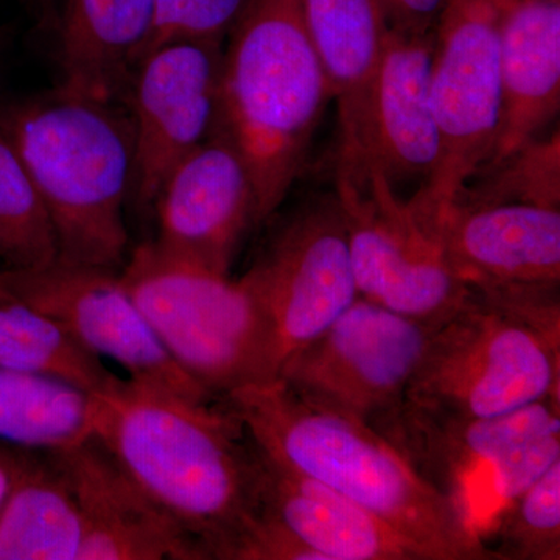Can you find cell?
Masks as SVG:
<instances>
[{"label": "cell", "mask_w": 560, "mask_h": 560, "mask_svg": "<svg viewBox=\"0 0 560 560\" xmlns=\"http://www.w3.org/2000/svg\"><path fill=\"white\" fill-rule=\"evenodd\" d=\"M92 434L206 560H237L260 517L259 466L223 401H195L120 378L94 396Z\"/></svg>", "instance_id": "1"}, {"label": "cell", "mask_w": 560, "mask_h": 560, "mask_svg": "<svg viewBox=\"0 0 560 560\" xmlns=\"http://www.w3.org/2000/svg\"><path fill=\"white\" fill-rule=\"evenodd\" d=\"M220 400L265 455L375 515L427 560H492L459 504L366 423L302 399L279 378Z\"/></svg>", "instance_id": "2"}, {"label": "cell", "mask_w": 560, "mask_h": 560, "mask_svg": "<svg viewBox=\"0 0 560 560\" xmlns=\"http://www.w3.org/2000/svg\"><path fill=\"white\" fill-rule=\"evenodd\" d=\"M0 121L49 212L58 260L120 271L130 256L125 205L135 178L125 105L58 88L3 105Z\"/></svg>", "instance_id": "3"}, {"label": "cell", "mask_w": 560, "mask_h": 560, "mask_svg": "<svg viewBox=\"0 0 560 560\" xmlns=\"http://www.w3.org/2000/svg\"><path fill=\"white\" fill-rule=\"evenodd\" d=\"M230 38L219 127L248 165L260 226L304 171L331 97L302 0H249Z\"/></svg>", "instance_id": "4"}, {"label": "cell", "mask_w": 560, "mask_h": 560, "mask_svg": "<svg viewBox=\"0 0 560 560\" xmlns=\"http://www.w3.org/2000/svg\"><path fill=\"white\" fill-rule=\"evenodd\" d=\"M560 393V291L469 289L434 326L405 399L495 418Z\"/></svg>", "instance_id": "5"}, {"label": "cell", "mask_w": 560, "mask_h": 560, "mask_svg": "<svg viewBox=\"0 0 560 560\" xmlns=\"http://www.w3.org/2000/svg\"><path fill=\"white\" fill-rule=\"evenodd\" d=\"M120 276L172 359L213 397L276 381L270 324L241 279L173 259L153 242L131 250Z\"/></svg>", "instance_id": "6"}, {"label": "cell", "mask_w": 560, "mask_h": 560, "mask_svg": "<svg viewBox=\"0 0 560 560\" xmlns=\"http://www.w3.org/2000/svg\"><path fill=\"white\" fill-rule=\"evenodd\" d=\"M500 0H451L434 28L430 95L440 161L405 202L431 232L488 162L501 125Z\"/></svg>", "instance_id": "7"}, {"label": "cell", "mask_w": 560, "mask_h": 560, "mask_svg": "<svg viewBox=\"0 0 560 560\" xmlns=\"http://www.w3.org/2000/svg\"><path fill=\"white\" fill-rule=\"evenodd\" d=\"M241 280L270 324L278 378L283 361L360 296L337 191L313 197L283 220Z\"/></svg>", "instance_id": "8"}, {"label": "cell", "mask_w": 560, "mask_h": 560, "mask_svg": "<svg viewBox=\"0 0 560 560\" xmlns=\"http://www.w3.org/2000/svg\"><path fill=\"white\" fill-rule=\"evenodd\" d=\"M434 326L359 296L283 361L278 378L302 399L368 425L404 399Z\"/></svg>", "instance_id": "9"}, {"label": "cell", "mask_w": 560, "mask_h": 560, "mask_svg": "<svg viewBox=\"0 0 560 560\" xmlns=\"http://www.w3.org/2000/svg\"><path fill=\"white\" fill-rule=\"evenodd\" d=\"M335 191L345 209L360 296L425 323L447 318L469 287L456 278L440 243L397 200L388 180L377 173L361 183L338 175Z\"/></svg>", "instance_id": "10"}, {"label": "cell", "mask_w": 560, "mask_h": 560, "mask_svg": "<svg viewBox=\"0 0 560 560\" xmlns=\"http://www.w3.org/2000/svg\"><path fill=\"white\" fill-rule=\"evenodd\" d=\"M0 293L46 313L98 357L142 383L195 401H219L189 377L151 329L120 271L57 260L32 271H0Z\"/></svg>", "instance_id": "11"}, {"label": "cell", "mask_w": 560, "mask_h": 560, "mask_svg": "<svg viewBox=\"0 0 560 560\" xmlns=\"http://www.w3.org/2000/svg\"><path fill=\"white\" fill-rule=\"evenodd\" d=\"M223 43L183 40L140 60L125 108L135 132L136 208L151 212L162 184L220 124Z\"/></svg>", "instance_id": "12"}, {"label": "cell", "mask_w": 560, "mask_h": 560, "mask_svg": "<svg viewBox=\"0 0 560 560\" xmlns=\"http://www.w3.org/2000/svg\"><path fill=\"white\" fill-rule=\"evenodd\" d=\"M158 249L230 275L246 232L256 226V189L237 145L220 127L191 150L154 201Z\"/></svg>", "instance_id": "13"}, {"label": "cell", "mask_w": 560, "mask_h": 560, "mask_svg": "<svg viewBox=\"0 0 560 560\" xmlns=\"http://www.w3.org/2000/svg\"><path fill=\"white\" fill-rule=\"evenodd\" d=\"M368 425L463 510L464 492L478 471L523 442L560 430V393L495 418L430 410L404 397Z\"/></svg>", "instance_id": "14"}, {"label": "cell", "mask_w": 560, "mask_h": 560, "mask_svg": "<svg viewBox=\"0 0 560 560\" xmlns=\"http://www.w3.org/2000/svg\"><path fill=\"white\" fill-rule=\"evenodd\" d=\"M430 234L456 278L471 290L560 291V209L453 206Z\"/></svg>", "instance_id": "15"}, {"label": "cell", "mask_w": 560, "mask_h": 560, "mask_svg": "<svg viewBox=\"0 0 560 560\" xmlns=\"http://www.w3.org/2000/svg\"><path fill=\"white\" fill-rule=\"evenodd\" d=\"M57 451L80 504L79 560H206L94 434Z\"/></svg>", "instance_id": "16"}, {"label": "cell", "mask_w": 560, "mask_h": 560, "mask_svg": "<svg viewBox=\"0 0 560 560\" xmlns=\"http://www.w3.org/2000/svg\"><path fill=\"white\" fill-rule=\"evenodd\" d=\"M434 32L407 35L390 28L368 106L363 172L377 173L390 186L430 178L440 161V136L431 106Z\"/></svg>", "instance_id": "17"}, {"label": "cell", "mask_w": 560, "mask_h": 560, "mask_svg": "<svg viewBox=\"0 0 560 560\" xmlns=\"http://www.w3.org/2000/svg\"><path fill=\"white\" fill-rule=\"evenodd\" d=\"M253 445L259 466L260 514L323 560H427L410 540L375 515L287 469Z\"/></svg>", "instance_id": "18"}, {"label": "cell", "mask_w": 560, "mask_h": 560, "mask_svg": "<svg viewBox=\"0 0 560 560\" xmlns=\"http://www.w3.org/2000/svg\"><path fill=\"white\" fill-rule=\"evenodd\" d=\"M305 27L337 101L338 173L360 176L364 165L368 106L390 27L378 0H302Z\"/></svg>", "instance_id": "19"}, {"label": "cell", "mask_w": 560, "mask_h": 560, "mask_svg": "<svg viewBox=\"0 0 560 560\" xmlns=\"http://www.w3.org/2000/svg\"><path fill=\"white\" fill-rule=\"evenodd\" d=\"M500 9L503 108L488 162L539 138L560 108V3L500 0Z\"/></svg>", "instance_id": "20"}, {"label": "cell", "mask_w": 560, "mask_h": 560, "mask_svg": "<svg viewBox=\"0 0 560 560\" xmlns=\"http://www.w3.org/2000/svg\"><path fill=\"white\" fill-rule=\"evenodd\" d=\"M154 0H66L60 90L125 105L153 32Z\"/></svg>", "instance_id": "21"}, {"label": "cell", "mask_w": 560, "mask_h": 560, "mask_svg": "<svg viewBox=\"0 0 560 560\" xmlns=\"http://www.w3.org/2000/svg\"><path fill=\"white\" fill-rule=\"evenodd\" d=\"M83 521L57 448H36L0 511V560H79Z\"/></svg>", "instance_id": "22"}, {"label": "cell", "mask_w": 560, "mask_h": 560, "mask_svg": "<svg viewBox=\"0 0 560 560\" xmlns=\"http://www.w3.org/2000/svg\"><path fill=\"white\" fill-rule=\"evenodd\" d=\"M0 366L62 382L97 396L120 377L60 320L0 293Z\"/></svg>", "instance_id": "23"}, {"label": "cell", "mask_w": 560, "mask_h": 560, "mask_svg": "<svg viewBox=\"0 0 560 560\" xmlns=\"http://www.w3.org/2000/svg\"><path fill=\"white\" fill-rule=\"evenodd\" d=\"M94 396L66 383L0 366V441L69 447L92 434Z\"/></svg>", "instance_id": "24"}, {"label": "cell", "mask_w": 560, "mask_h": 560, "mask_svg": "<svg viewBox=\"0 0 560 560\" xmlns=\"http://www.w3.org/2000/svg\"><path fill=\"white\" fill-rule=\"evenodd\" d=\"M60 257L49 212L0 121V271H32Z\"/></svg>", "instance_id": "25"}, {"label": "cell", "mask_w": 560, "mask_h": 560, "mask_svg": "<svg viewBox=\"0 0 560 560\" xmlns=\"http://www.w3.org/2000/svg\"><path fill=\"white\" fill-rule=\"evenodd\" d=\"M500 205L560 209L559 130L548 139L529 140L506 156L482 164L467 180L453 206L485 208Z\"/></svg>", "instance_id": "26"}, {"label": "cell", "mask_w": 560, "mask_h": 560, "mask_svg": "<svg viewBox=\"0 0 560 560\" xmlns=\"http://www.w3.org/2000/svg\"><path fill=\"white\" fill-rule=\"evenodd\" d=\"M488 541L492 560L560 559V460L497 514Z\"/></svg>", "instance_id": "27"}, {"label": "cell", "mask_w": 560, "mask_h": 560, "mask_svg": "<svg viewBox=\"0 0 560 560\" xmlns=\"http://www.w3.org/2000/svg\"><path fill=\"white\" fill-rule=\"evenodd\" d=\"M559 460L560 430H555L511 448L471 478L464 492L463 510L481 539L497 514Z\"/></svg>", "instance_id": "28"}, {"label": "cell", "mask_w": 560, "mask_h": 560, "mask_svg": "<svg viewBox=\"0 0 560 560\" xmlns=\"http://www.w3.org/2000/svg\"><path fill=\"white\" fill-rule=\"evenodd\" d=\"M248 3L249 0H154L153 32L147 54L183 40L223 43Z\"/></svg>", "instance_id": "29"}, {"label": "cell", "mask_w": 560, "mask_h": 560, "mask_svg": "<svg viewBox=\"0 0 560 560\" xmlns=\"http://www.w3.org/2000/svg\"><path fill=\"white\" fill-rule=\"evenodd\" d=\"M393 31L429 35L451 0H378Z\"/></svg>", "instance_id": "30"}, {"label": "cell", "mask_w": 560, "mask_h": 560, "mask_svg": "<svg viewBox=\"0 0 560 560\" xmlns=\"http://www.w3.org/2000/svg\"><path fill=\"white\" fill-rule=\"evenodd\" d=\"M36 448L21 447L0 441V511L27 470Z\"/></svg>", "instance_id": "31"}, {"label": "cell", "mask_w": 560, "mask_h": 560, "mask_svg": "<svg viewBox=\"0 0 560 560\" xmlns=\"http://www.w3.org/2000/svg\"><path fill=\"white\" fill-rule=\"evenodd\" d=\"M537 2H545V3H560V0H537Z\"/></svg>", "instance_id": "32"}, {"label": "cell", "mask_w": 560, "mask_h": 560, "mask_svg": "<svg viewBox=\"0 0 560 560\" xmlns=\"http://www.w3.org/2000/svg\"><path fill=\"white\" fill-rule=\"evenodd\" d=\"M2 106H3V103H2V102H0V109H2Z\"/></svg>", "instance_id": "33"}]
</instances>
